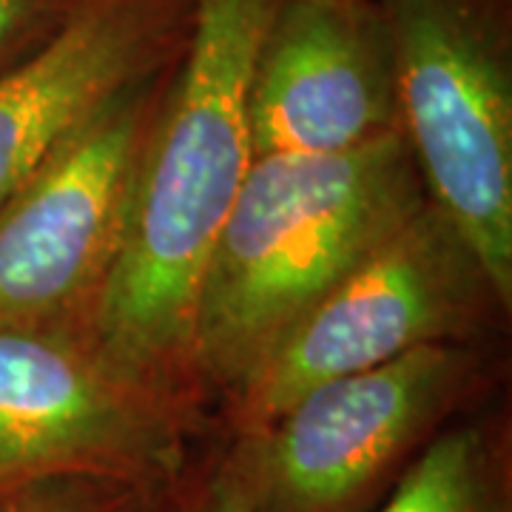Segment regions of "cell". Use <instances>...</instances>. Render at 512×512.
<instances>
[{"label":"cell","instance_id":"obj_10","mask_svg":"<svg viewBox=\"0 0 512 512\" xmlns=\"http://www.w3.org/2000/svg\"><path fill=\"white\" fill-rule=\"evenodd\" d=\"M373 512H512L507 424L490 416L447 424Z\"/></svg>","mask_w":512,"mask_h":512},{"label":"cell","instance_id":"obj_9","mask_svg":"<svg viewBox=\"0 0 512 512\" xmlns=\"http://www.w3.org/2000/svg\"><path fill=\"white\" fill-rule=\"evenodd\" d=\"M191 20L194 0H80L0 72V208L109 100L174 66Z\"/></svg>","mask_w":512,"mask_h":512},{"label":"cell","instance_id":"obj_1","mask_svg":"<svg viewBox=\"0 0 512 512\" xmlns=\"http://www.w3.org/2000/svg\"><path fill=\"white\" fill-rule=\"evenodd\" d=\"M279 0H194L183 52L137 157L120 254L89 342L197 407L191 328L202 271L254 163L248 97Z\"/></svg>","mask_w":512,"mask_h":512},{"label":"cell","instance_id":"obj_12","mask_svg":"<svg viewBox=\"0 0 512 512\" xmlns=\"http://www.w3.org/2000/svg\"><path fill=\"white\" fill-rule=\"evenodd\" d=\"M160 487H143L114 478H52L12 495L0 512H134Z\"/></svg>","mask_w":512,"mask_h":512},{"label":"cell","instance_id":"obj_5","mask_svg":"<svg viewBox=\"0 0 512 512\" xmlns=\"http://www.w3.org/2000/svg\"><path fill=\"white\" fill-rule=\"evenodd\" d=\"M507 305L433 202L325 293L228 399L231 436L279 419L302 393L439 342H473Z\"/></svg>","mask_w":512,"mask_h":512},{"label":"cell","instance_id":"obj_8","mask_svg":"<svg viewBox=\"0 0 512 512\" xmlns=\"http://www.w3.org/2000/svg\"><path fill=\"white\" fill-rule=\"evenodd\" d=\"M254 157L342 154L399 131L390 40L376 0H279L256 55Z\"/></svg>","mask_w":512,"mask_h":512},{"label":"cell","instance_id":"obj_7","mask_svg":"<svg viewBox=\"0 0 512 512\" xmlns=\"http://www.w3.org/2000/svg\"><path fill=\"white\" fill-rule=\"evenodd\" d=\"M191 433L194 407L89 342L0 328V504L52 478L165 487Z\"/></svg>","mask_w":512,"mask_h":512},{"label":"cell","instance_id":"obj_3","mask_svg":"<svg viewBox=\"0 0 512 512\" xmlns=\"http://www.w3.org/2000/svg\"><path fill=\"white\" fill-rule=\"evenodd\" d=\"M399 120L427 200L512 302V55L507 0H376Z\"/></svg>","mask_w":512,"mask_h":512},{"label":"cell","instance_id":"obj_6","mask_svg":"<svg viewBox=\"0 0 512 512\" xmlns=\"http://www.w3.org/2000/svg\"><path fill=\"white\" fill-rule=\"evenodd\" d=\"M168 72L109 100L0 208L3 330L89 342Z\"/></svg>","mask_w":512,"mask_h":512},{"label":"cell","instance_id":"obj_13","mask_svg":"<svg viewBox=\"0 0 512 512\" xmlns=\"http://www.w3.org/2000/svg\"><path fill=\"white\" fill-rule=\"evenodd\" d=\"M80 0H0V72L35 52Z\"/></svg>","mask_w":512,"mask_h":512},{"label":"cell","instance_id":"obj_11","mask_svg":"<svg viewBox=\"0 0 512 512\" xmlns=\"http://www.w3.org/2000/svg\"><path fill=\"white\" fill-rule=\"evenodd\" d=\"M134 512H259L251 487L228 447L202 464H188L180 476L151 493Z\"/></svg>","mask_w":512,"mask_h":512},{"label":"cell","instance_id":"obj_2","mask_svg":"<svg viewBox=\"0 0 512 512\" xmlns=\"http://www.w3.org/2000/svg\"><path fill=\"white\" fill-rule=\"evenodd\" d=\"M427 202L402 128L342 154L254 157L202 271L191 379L228 399Z\"/></svg>","mask_w":512,"mask_h":512},{"label":"cell","instance_id":"obj_4","mask_svg":"<svg viewBox=\"0 0 512 512\" xmlns=\"http://www.w3.org/2000/svg\"><path fill=\"white\" fill-rule=\"evenodd\" d=\"M481 353L439 342L311 387L268 427L231 436L259 512H373L478 396Z\"/></svg>","mask_w":512,"mask_h":512}]
</instances>
